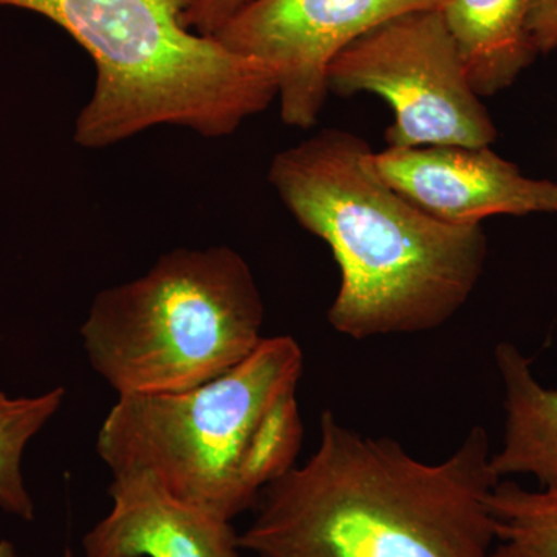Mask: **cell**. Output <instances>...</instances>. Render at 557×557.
<instances>
[{
    "label": "cell",
    "instance_id": "cell-1",
    "mask_svg": "<svg viewBox=\"0 0 557 557\" xmlns=\"http://www.w3.org/2000/svg\"><path fill=\"white\" fill-rule=\"evenodd\" d=\"M486 429L472 428L438 463L397 440L319 420L318 448L260 494L239 533L256 557H494L491 508L500 482Z\"/></svg>",
    "mask_w": 557,
    "mask_h": 557
},
{
    "label": "cell",
    "instance_id": "cell-2",
    "mask_svg": "<svg viewBox=\"0 0 557 557\" xmlns=\"http://www.w3.org/2000/svg\"><path fill=\"white\" fill-rule=\"evenodd\" d=\"M372 157L366 139L325 129L278 152L269 178L338 263L339 289L329 309L336 332L357 341L431 332L478 287L485 230L417 207L380 177Z\"/></svg>",
    "mask_w": 557,
    "mask_h": 557
},
{
    "label": "cell",
    "instance_id": "cell-3",
    "mask_svg": "<svg viewBox=\"0 0 557 557\" xmlns=\"http://www.w3.org/2000/svg\"><path fill=\"white\" fill-rule=\"evenodd\" d=\"M302 373L298 341L263 338L201 386L119 397L98 429L97 454L112 475H149L180 502L233 522L298 460Z\"/></svg>",
    "mask_w": 557,
    "mask_h": 557
},
{
    "label": "cell",
    "instance_id": "cell-4",
    "mask_svg": "<svg viewBox=\"0 0 557 557\" xmlns=\"http://www.w3.org/2000/svg\"><path fill=\"white\" fill-rule=\"evenodd\" d=\"M67 32L95 64L76 145L102 149L170 124L220 138L277 98L273 70L186 25L190 0H0Z\"/></svg>",
    "mask_w": 557,
    "mask_h": 557
},
{
    "label": "cell",
    "instance_id": "cell-5",
    "mask_svg": "<svg viewBox=\"0 0 557 557\" xmlns=\"http://www.w3.org/2000/svg\"><path fill=\"white\" fill-rule=\"evenodd\" d=\"M263 307L247 260L230 247L177 248L134 281L95 296L81 327L91 369L123 395L174 394L255 351Z\"/></svg>",
    "mask_w": 557,
    "mask_h": 557
},
{
    "label": "cell",
    "instance_id": "cell-6",
    "mask_svg": "<svg viewBox=\"0 0 557 557\" xmlns=\"http://www.w3.org/2000/svg\"><path fill=\"white\" fill-rule=\"evenodd\" d=\"M329 90L387 101L394 112L388 149L491 146L497 139L496 124L435 9L399 14L350 44L330 65Z\"/></svg>",
    "mask_w": 557,
    "mask_h": 557
},
{
    "label": "cell",
    "instance_id": "cell-7",
    "mask_svg": "<svg viewBox=\"0 0 557 557\" xmlns=\"http://www.w3.org/2000/svg\"><path fill=\"white\" fill-rule=\"evenodd\" d=\"M440 0H251L218 33L223 47L269 65L277 81L281 119L309 129L329 90L341 51L392 17L437 9Z\"/></svg>",
    "mask_w": 557,
    "mask_h": 557
},
{
    "label": "cell",
    "instance_id": "cell-8",
    "mask_svg": "<svg viewBox=\"0 0 557 557\" xmlns=\"http://www.w3.org/2000/svg\"><path fill=\"white\" fill-rule=\"evenodd\" d=\"M372 163L387 185L446 222L557 214V182L527 177L491 146L386 148Z\"/></svg>",
    "mask_w": 557,
    "mask_h": 557
},
{
    "label": "cell",
    "instance_id": "cell-9",
    "mask_svg": "<svg viewBox=\"0 0 557 557\" xmlns=\"http://www.w3.org/2000/svg\"><path fill=\"white\" fill-rule=\"evenodd\" d=\"M112 508L83 537L86 557H240L233 522L172 497L146 474L112 475Z\"/></svg>",
    "mask_w": 557,
    "mask_h": 557
},
{
    "label": "cell",
    "instance_id": "cell-10",
    "mask_svg": "<svg viewBox=\"0 0 557 557\" xmlns=\"http://www.w3.org/2000/svg\"><path fill=\"white\" fill-rule=\"evenodd\" d=\"M504 388V437L491 467L504 480L525 475L557 491V387L537 380L533 359L511 343L494 350Z\"/></svg>",
    "mask_w": 557,
    "mask_h": 557
},
{
    "label": "cell",
    "instance_id": "cell-11",
    "mask_svg": "<svg viewBox=\"0 0 557 557\" xmlns=\"http://www.w3.org/2000/svg\"><path fill=\"white\" fill-rule=\"evenodd\" d=\"M530 9L531 0H440L435 10L480 98L508 89L536 58Z\"/></svg>",
    "mask_w": 557,
    "mask_h": 557
},
{
    "label": "cell",
    "instance_id": "cell-12",
    "mask_svg": "<svg viewBox=\"0 0 557 557\" xmlns=\"http://www.w3.org/2000/svg\"><path fill=\"white\" fill-rule=\"evenodd\" d=\"M65 388L35 397H10L0 391V511L32 522L35 504L25 485L22 460L33 438L60 412Z\"/></svg>",
    "mask_w": 557,
    "mask_h": 557
},
{
    "label": "cell",
    "instance_id": "cell-13",
    "mask_svg": "<svg viewBox=\"0 0 557 557\" xmlns=\"http://www.w3.org/2000/svg\"><path fill=\"white\" fill-rule=\"evenodd\" d=\"M494 557H557V491L500 480L491 496Z\"/></svg>",
    "mask_w": 557,
    "mask_h": 557
},
{
    "label": "cell",
    "instance_id": "cell-14",
    "mask_svg": "<svg viewBox=\"0 0 557 557\" xmlns=\"http://www.w3.org/2000/svg\"><path fill=\"white\" fill-rule=\"evenodd\" d=\"M251 0H190L186 25L199 35L214 36Z\"/></svg>",
    "mask_w": 557,
    "mask_h": 557
},
{
    "label": "cell",
    "instance_id": "cell-15",
    "mask_svg": "<svg viewBox=\"0 0 557 557\" xmlns=\"http://www.w3.org/2000/svg\"><path fill=\"white\" fill-rule=\"evenodd\" d=\"M528 30L537 54L557 50V0H531Z\"/></svg>",
    "mask_w": 557,
    "mask_h": 557
},
{
    "label": "cell",
    "instance_id": "cell-16",
    "mask_svg": "<svg viewBox=\"0 0 557 557\" xmlns=\"http://www.w3.org/2000/svg\"><path fill=\"white\" fill-rule=\"evenodd\" d=\"M0 557H20L13 542L5 541V539L0 541Z\"/></svg>",
    "mask_w": 557,
    "mask_h": 557
},
{
    "label": "cell",
    "instance_id": "cell-17",
    "mask_svg": "<svg viewBox=\"0 0 557 557\" xmlns=\"http://www.w3.org/2000/svg\"><path fill=\"white\" fill-rule=\"evenodd\" d=\"M62 557H75V556H73L72 549L67 548V549H65L64 556H62Z\"/></svg>",
    "mask_w": 557,
    "mask_h": 557
}]
</instances>
